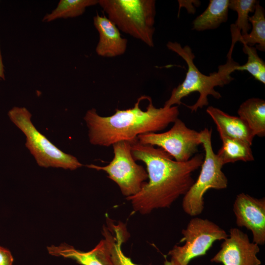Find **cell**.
I'll use <instances>...</instances> for the list:
<instances>
[{"label": "cell", "instance_id": "cell-19", "mask_svg": "<svg viewBox=\"0 0 265 265\" xmlns=\"http://www.w3.org/2000/svg\"><path fill=\"white\" fill-rule=\"evenodd\" d=\"M258 1L256 0H231L229 8L237 12L236 23L231 26L232 45L235 46L240 35L248 33L251 26L249 23V13L254 12Z\"/></svg>", "mask_w": 265, "mask_h": 265}, {"label": "cell", "instance_id": "cell-10", "mask_svg": "<svg viewBox=\"0 0 265 265\" xmlns=\"http://www.w3.org/2000/svg\"><path fill=\"white\" fill-rule=\"evenodd\" d=\"M220 249L211 262L223 265H260L257 257L259 245L250 242L248 235L237 228H232L223 240Z\"/></svg>", "mask_w": 265, "mask_h": 265}, {"label": "cell", "instance_id": "cell-14", "mask_svg": "<svg viewBox=\"0 0 265 265\" xmlns=\"http://www.w3.org/2000/svg\"><path fill=\"white\" fill-rule=\"evenodd\" d=\"M206 112L216 125L220 138L237 139L252 145L254 136L246 123L239 117L230 115L212 106H209Z\"/></svg>", "mask_w": 265, "mask_h": 265}, {"label": "cell", "instance_id": "cell-21", "mask_svg": "<svg viewBox=\"0 0 265 265\" xmlns=\"http://www.w3.org/2000/svg\"><path fill=\"white\" fill-rule=\"evenodd\" d=\"M98 4V0H60L56 7L46 14L42 22H49L57 19L74 18L81 15L87 7Z\"/></svg>", "mask_w": 265, "mask_h": 265}, {"label": "cell", "instance_id": "cell-11", "mask_svg": "<svg viewBox=\"0 0 265 265\" xmlns=\"http://www.w3.org/2000/svg\"><path fill=\"white\" fill-rule=\"evenodd\" d=\"M236 222L245 227L253 235V242L259 245L265 243V199H258L247 194H238L233 204Z\"/></svg>", "mask_w": 265, "mask_h": 265}, {"label": "cell", "instance_id": "cell-1", "mask_svg": "<svg viewBox=\"0 0 265 265\" xmlns=\"http://www.w3.org/2000/svg\"><path fill=\"white\" fill-rule=\"evenodd\" d=\"M131 152L135 161L146 165L149 181L138 193L126 199L135 212L142 214L169 208L184 196L195 182L192 173L201 167L204 159L202 155H197L186 161L179 162L162 149L141 144L138 139L132 143Z\"/></svg>", "mask_w": 265, "mask_h": 265}, {"label": "cell", "instance_id": "cell-20", "mask_svg": "<svg viewBox=\"0 0 265 265\" xmlns=\"http://www.w3.org/2000/svg\"><path fill=\"white\" fill-rule=\"evenodd\" d=\"M251 31L244 35H240L238 41L243 45L253 47L261 51L265 50V13L259 1L256 5L254 13L249 18Z\"/></svg>", "mask_w": 265, "mask_h": 265}, {"label": "cell", "instance_id": "cell-23", "mask_svg": "<svg viewBox=\"0 0 265 265\" xmlns=\"http://www.w3.org/2000/svg\"><path fill=\"white\" fill-rule=\"evenodd\" d=\"M13 258L10 251L0 246V265H13Z\"/></svg>", "mask_w": 265, "mask_h": 265}, {"label": "cell", "instance_id": "cell-22", "mask_svg": "<svg viewBox=\"0 0 265 265\" xmlns=\"http://www.w3.org/2000/svg\"><path fill=\"white\" fill-rule=\"evenodd\" d=\"M243 51L247 55L246 63L238 65V71H246L256 80L265 84V63L259 56L255 47L243 45Z\"/></svg>", "mask_w": 265, "mask_h": 265}, {"label": "cell", "instance_id": "cell-3", "mask_svg": "<svg viewBox=\"0 0 265 265\" xmlns=\"http://www.w3.org/2000/svg\"><path fill=\"white\" fill-rule=\"evenodd\" d=\"M166 46L186 61L187 71L184 81L172 90L169 98L164 103V107L180 105L183 98L197 92L199 96L196 102L193 105L186 106L192 112L197 111L199 108L209 105V95L217 99L221 97V94L214 89L215 87L223 86L234 79L231 74L236 71L239 64L232 58L231 51L228 53L226 63L219 66L217 72L207 76L202 73L194 64L195 55L188 46L183 47L177 42L169 41Z\"/></svg>", "mask_w": 265, "mask_h": 265}, {"label": "cell", "instance_id": "cell-5", "mask_svg": "<svg viewBox=\"0 0 265 265\" xmlns=\"http://www.w3.org/2000/svg\"><path fill=\"white\" fill-rule=\"evenodd\" d=\"M8 115L25 135L26 146L38 165L71 170L82 166L75 157L61 151L36 129L31 121V114L26 108L15 106L9 111Z\"/></svg>", "mask_w": 265, "mask_h": 265}, {"label": "cell", "instance_id": "cell-6", "mask_svg": "<svg viewBox=\"0 0 265 265\" xmlns=\"http://www.w3.org/2000/svg\"><path fill=\"white\" fill-rule=\"evenodd\" d=\"M201 141L205 156L199 176L184 195L182 202L184 211L188 215H199L204 208V196L210 189H223L228 186V179L222 171L223 165L214 153L212 144V130L201 131Z\"/></svg>", "mask_w": 265, "mask_h": 265}, {"label": "cell", "instance_id": "cell-2", "mask_svg": "<svg viewBox=\"0 0 265 265\" xmlns=\"http://www.w3.org/2000/svg\"><path fill=\"white\" fill-rule=\"evenodd\" d=\"M179 114L177 106L157 108L151 98L144 95L137 99L133 107L116 108L108 116H100L92 108L86 112L84 120L90 143L108 147L122 141L133 142L139 135L162 131L178 118Z\"/></svg>", "mask_w": 265, "mask_h": 265}, {"label": "cell", "instance_id": "cell-15", "mask_svg": "<svg viewBox=\"0 0 265 265\" xmlns=\"http://www.w3.org/2000/svg\"><path fill=\"white\" fill-rule=\"evenodd\" d=\"M107 227H104V239L109 248L113 265H139L134 263L131 259L126 256L122 250V244L128 237L124 224L115 225L109 223ZM164 265H179L174 261H166Z\"/></svg>", "mask_w": 265, "mask_h": 265}, {"label": "cell", "instance_id": "cell-8", "mask_svg": "<svg viewBox=\"0 0 265 265\" xmlns=\"http://www.w3.org/2000/svg\"><path fill=\"white\" fill-rule=\"evenodd\" d=\"M183 246L175 245L168 254L179 265H188L195 258L205 255L217 240L225 239L228 235L224 230L207 219L192 218L182 231Z\"/></svg>", "mask_w": 265, "mask_h": 265}, {"label": "cell", "instance_id": "cell-18", "mask_svg": "<svg viewBox=\"0 0 265 265\" xmlns=\"http://www.w3.org/2000/svg\"><path fill=\"white\" fill-rule=\"evenodd\" d=\"M220 139L222 144L216 156L223 165L238 161L247 162L254 160L251 145L247 143L229 137Z\"/></svg>", "mask_w": 265, "mask_h": 265}, {"label": "cell", "instance_id": "cell-13", "mask_svg": "<svg viewBox=\"0 0 265 265\" xmlns=\"http://www.w3.org/2000/svg\"><path fill=\"white\" fill-rule=\"evenodd\" d=\"M47 248L52 255L72 259L81 265H113L109 248L105 239L87 252L79 251L66 244Z\"/></svg>", "mask_w": 265, "mask_h": 265}, {"label": "cell", "instance_id": "cell-7", "mask_svg": "<svg viewBox=\"0 0 265 265\" xmlns=\"http://www.w3.org/2000/svg\"><path fill=\"white\" fill-rule=\"evenodd\" d=\"M114 157L108 164L101 166L89 164L88 168L106 172L126 197L138 193L148 179L144 168L136 163L131 152L132 142L122 141L112 145Z\"/></svg>", "mask_w": 265, "mask_h": 265}, {"label": "cell", "instance_id": "cell-16", "mask_svg": "<svg viewBox=\"0 0 265 265\" xmlns=\"http://www.w3.org/2000/svg\"><path fill=\"white\" fill-rule=\"evenodd\" d=\"M238 114L247 125L255 137L265 136V101L252 98L243 102L239 106Z\"/></svg>", "mask_w": 265, "mask_h": 265}, {"label": "cell", "instance_id": "cell-9", "mask_svg": "<svg viewBox=\"0 0 265 265\" xmlns=\"http://www.w3.org/2000/svg\"><path fill=\"white\" fill-rule=\"evenodd\" d=\"M137 139L141 144L158 146L179 162L190 159L202 144L200 132L188 128L179 118L168 131L140 134Z\"/></svg>", "mask_w": 265, "mask_h": 265}, {"label": "cell", "instance_id": "cell-17", "mask_svg": "<svg viewBox=\"0 0 265 265\" xmlns=\"http://www.w3.org/2000/svg\"><path fill=\"white\" fill-rule=\"evenodd\" d=\"M229 0H210L205 11L192 22V29L197 31L213 29L228 20Z\"/></svg>", "mask_w": 265, "mask_h": 265}, {"label": "cell", "instance_id": "cell-4", "mask_svg": "<svg viewBox=\"0 0 265 265\" xmlns=\"http://www.w3.org/2000/svg\"><path fill=\"white\" fill-rule=\"evenodd\" d=\"M98 4L119 30L154 46L155 0H98Z\"/></svg>", "mask_w": 265, "mask_h": 265}, {"label": "cell", "instance_id": "cell-12", "mask_svg": "<svg viewBox=\"0 0 265 265\" xmlns=\"http://www.w3.org/2000/svg\"><path fill=\"white\" fill-rule=\"evenodd\" d=\"M93 24L99 35L96 48L98 55L113 57L125 53L128 41L122 36L119 29L113 22L106 16H100L97 13L93 17Z\"/></svg>", "mask_w": 265, "mask_h": 265}]
</instances>
